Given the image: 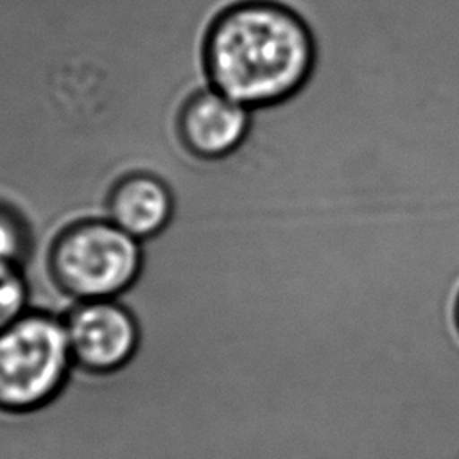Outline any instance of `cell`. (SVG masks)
Wrapping results in <instances>:
<instances>
[{
  "mask_svg": "<svg viewBox=\"0 0 459 459\" xmlns=\"http://www.w3.org/2000/svg\"><path fill=\"white\" fill-rule=\"evenodd\" d=\"M172 215L174 195L154 174H131L118 181L109 195L108 219L140 242L161 233Z\"/></svg>",
  "mask_w": 459,
  "mask_h": 459,
  "instance_id": "cell-6",
  "label": "cell"
},
{
  "mask_svg": "<svg viewBox=\"0 0 459 459\" xmlns=\"http://www.w3.org/2000/svg\"><path fill=\"white\" fill-rule=\"evenodd\" d=\"M452 321H454V326L459 333V289L455 292V298H454V305H452Z\"/></svg>",
  "mask_w": 459,
  "mask_h": 459,
  "instance_id": "cell-9",
  "label": "cell"
},
{
  "mask_svg": "<svg viewBox=\"0 0 459 459\" xmlns=\"http://www.w3.org/2000/svg\"><path fill=\"white\" fill-rule=\"evenodd\" d=\"M210 86L255 109L301 91L317 65V41L308 22L274 0L231 5L206 38Z\"/></svg>",
  "mask_w": 459,
  "mask_h": 459,
  "instance_id": "cell-1",
  "label": "cell"
},
{
  "mask_svg": "<svg viewBox=\"0 0 459 459\" xmlns=\"http://www.w3.org/2000/svg\"><path fill=\"white\" fill-rule=\"evenodd\" d=\"M30 251L29 231L22 217L0 204V262L23 267Z\"/></svg>",
  "mask_w": 459,
  "mask_h": 459,
  "instance_id": "cell-8",
  "label": "cell"
},
{
  "mask_svg": "<svg viewBox=\"0 0 459 459\" xmlns=\"http://www.w3.org/2000/svg\"><path fill=\"white\" fill-rule=\"evenodd\" d=\"M251 126V109L215 88L195 93L185 106L179 129L188 149L203 158H222L237 151Z\"/></svg>",
  "mask_w": 459,
  "mask_h": 459,
  "instance_id": "cell-5",
  "label": "cell"
},
{
  "mask_svg": "<svg viewBox=\"0 0 459 459\" xmlns=\"http://www.w3.org/2000/svg\"><path fill=\"white\" fill-rule=\"evenodd\" d=\"M74 366L63 317L27 310L0 330V412L25 414L48 405Z\"/></svg>",
  "mask_w": 459,
  "mask_h": 459,
  "instance_id": "cell-2",
  "label": "cell"
},
{
  "mask_svg": "<svg viewBox=\"0 0 459 459\" xmlns=\"http://www.w3.org/2000/svg\"><path fill=\"white\" fill-rule=\"evenodd\" d=\"M63 321L74 364L88 373H113L136 353L140 328L118 298L77 301Z\"/></svg>",
  "mask_w": 459,
  "mask_h": 459,
  "instance_id": "cell-4",
  "label": "cell"
},
{
  "mask_svg": "<svg viewBox=\"0 0 459 459\" xmlns=\"http://www.w3.org/2000/svg\"><path fill=\"white\" fill-rule=\"evenodd\" d=\"M142 242L109 219H88L66 228L50 251V271L72 301L120 298L138 278Z\"/></svg>",
  "mask_w": 459,
  "mask_h": 459,
  "instance_id": "cell-3",
  "label": "cell"
},
{
  "mask_svg": "<svg viewBox=\"0 0 459 459\" xmlns=\"http://www.w3.org/2000/svg\"><path fill=\"white\" fill-rule=\"evenodd\" d=\"M30 310V289L16 264L0 262V330Z\"/></svg>",
  "mask_w": 459,
  "mask_h": 459,
  "instance_id": "cell-7",
  "label": "cell"
}]
</instances>
